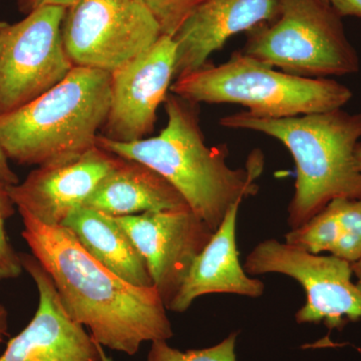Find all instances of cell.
<instances>
[{
  "label": "cell",
  "instance_id": "cell-28",
  "mask_svg": "<svg viewBox=\"0 0 361 361\" xmlns=\"http://www.w3.org/2000/svg\"><path fill=\"white\" fill-rule=\"evenodd\" d=\"M355 159L356 164H357V167L360 169L361 172V142H358L357 146H356L355 149Z\"/></svg>",
  "mask_w": 361,
  "mask_h": 361
},
{
  "label": "cell",
  "instance_id": "cell-30",
  "mask_svg": "<svg viewBox=\"0 0 361 361\" xmlns=\"http://www.w3.org/2000/svg\"><path fill=\"white\" fill-rule=\"evenodd\" d=\"M7 25H8V23H7L6 21H0V32H1Z\"/></svg>",
  "mask_w": 361,
  "mask_h": 361
},
{
  "label": "cell",
  "instance_id": "cell-1",
  "mask_svg": "<svg viewBox=\"0 0 361 361\" xmlns=\"http://www.w3.org/2000/svg\"><path fill=\"white\" fill-rule=\"evenodd\" d=\"M21 236L51 276L66 314L103 348L137 355L144 342L174 336L155 287L130 284L90 256L65 226H47L18 211Z\"/></svg>",
  "mask_w": 361,
  "mask_h": 361
},
{
  "label": "cell",
  "instance_id": "cell-2",
  "mask_svg": "<svg viewBox=\"0 0 361 361\" xmlns=\"http://www.w3.org/2000/svg\"><path fill=\"white\" fill-rule=\"evenodd\" d=\"M164 106L167 125L157 137L118 142L99 135L97 146L155 170L215 232L235 203L258 193L255 180L262 173L263 156L255 152L245 168H230L226 145L207 146L198 104L170 92Z\"/></svg>",
  "mask_w": 361,
  "mask_h": 361
},
{
  "label": "cell",
  "instance_id": "cell-18",
  "mask_svg": "<svg viewBox=\"0 0 361 361\" xmlns=\"http://www.w3.org/2000/svg\"><path fill=\"white\" fill-rule=\"evenodd\" d=\"M341 236L338 212L334 201L308 220L305 224L290 230L284 236L289 245L311 254L334 252Z\"/></svg>",
  "mask_w": 361,
  "mask_h": 361
},
{
  "label": "cell",
  "instance_id": "cell-13",
  "mask_svg": "<svg viewBox=\"0 0 361 361\" xmlns=\"http://www.w3.org/2000/svg\"><path fill=\"white\" fill-rule=\"evenodd\" d=\"M121 161L97 146L75 160L40 166L23 182L7 185V191L18 211L42 224L63 226Z\"/></svg>",
  "mask_w": 361,
  "mask_h": 361
},
{
  "label": "cell",
  "instance_id": "cell-4",
  "mask_svg": "<svg viewBox=\"0 0 361 361\" xmlns=\"http://www.w3.org/2000/svg\"><path fill=\"white\" fill-rule=\"evenodd\" d=\"M111 104V73L73 66L42 97L0 116V149L18 165L65 163L96 148Z\"/></svg>",
  "mask_w": 361,
  "mask_h": 361
},
{
  "label": "cell",
  "instance_id": "cell-26",
  "mask_svg": "<svg viewBox=\"0 0 361 361\" xmlns=\"http://www.w3.org/2000/svg\"><path fill=\"white\" fill-rule=\"evenodd\" d=\"M8 311L4 304L0 303V348L8 336Z\"/></svg>",
  "mask_w": 361,
  "mask_h": 361
},
{
  "label": "cell",
  "instance_id": "cell-3",
  "mask_svg": "<svg viewBox=\"0 0 361 361\" xmlns=\"http://www.w3.org/2000/svg\"><path fill=\"white\" fill-rule=\"evenodd\" d=\"M227 129L270 135L288 149L296 166L295 191L288 206L296 229L336 199H361V172L355 149L361 114L337 110L290 118H267L240 111L220 118Z\"/></svg>",
  "mask_w": 361,
  "mask_h": 361
},
{
  "label": "cell",
  "instance_id": "cell-23",
  "mask_svg": "<svg viewBox=\"0 0 361 361\" xmlns=\"http://www.w3.org/2000/svg\"><path fill=\"white\" fill-rule=\"evenodd\" d=\"M80 0H16L18 9L21 13L28 14L42 6H54L68 8Z\"/></svg>",
  "mask_w": 361,
  "mask_h": 361
},
{
  "label": "cell",
  "instance_id": "cell-15",
  "mask_svg": "<svg viewBox=\"0 0 361 361\" xmlns=\"http://www.w3.org/2000/svg\"><path fill=\"white\" fill-rule=\"evenodd\" d=\"M241 203H235L226 214L222 224L194 261L168 310L185 312L197 298L207 294H236L251 298L263 295L265 285L247 274L239 260L236 224Z\"/></svg>",
  "mask_w": 361,
  "mask_h": 361
},
{
  "label": "cell",
  "instance_id": "cell-20",
  "mask_svg": "<svg viewBox=\"0 0 361 361\" xmlns=\"http://www.w3.org/2000/svg\"><path fill=\"white\" fill-rule=\"evenodd\" d=\"M237 332L217 345L204 349L180 351L171 348L167 341L152 342L147 361H237L235 355Z\"/></svg>",
  "mask_w": 361,
  "mask_h": 361
},
{
  "label": "cell",
  "instance_id": "cell-11",
  "mask_svg": "<svg viewBox=\"0 0 361 361\" xmlns=\"http://www.w3.org/2000/svg\"><path fill=\"white\" fill-rule=\"evenodd\" d=\"M176 44L161 35L151 49L111 73V104L101 135L111 141L146 139L175 80Z\"/></svg>",
  "mask_w": 361,
  "mask_h": 361
},
{
  "label": "cell",
  "instance_id": "cell-24",
  "mask_svg": "<svg viewBox=\"0 0 361 361\" xmlns=\"http://www.w3.org/2000/svg\"><path fill=\"white\" fill-rule=\"evenodd\" d=\"M337 13L341 16H356L361 18V0H329Z\"/></svg>",
  "mask_w": 361,
  "mask_h": 361
},
{
  "label": "cell",
  "instance_id": "cell-22",
  "mask_svg": "<svg viewBox=\"0 0 361 361\" xmlns=\"http://www.w3.org/2000/svg\"><path fill=\"white\" fill-rule=\"evenodd\" d=\"M148 8L159 26L161 35L174 37L187 18L205 0H140Z\"/></svg>",
  "mask_w": 361,
  "mask_h": 361
},
{
  "label": "cell",
  "instance_id": "cell-12",
  "mask_svg": "<svg viewBox=\"0 0 361 361\" xmlns=\"http://www.w3.org/2000/svg\"><path fill=\"white\" fill-rule=\"evenodd\" d=\"M20 255L37 286L39 305L30 323L7 342L0 361H102L99 343L66 314L47 270L32 254Z\"/></svg>",
  "mask_w": 361,
  "mask_h": 361
},
{
  "label": "cell",
  "instance_id": "cell-19",
  "mask_svg": "<svg viewBox=\"0 0 361 361\" xmlns=\"http://www.w3.org/2000/svg\"><path fill=\"white\" fill-rule=\"evenodd\" d=\"M334 201L338 212L341 236L331 255L353 264L361 259V199Z\"/></svg>",
  "mask_w": 361,
  "mask_h": 361
},
{
  "label": "cell",
  "instance_id": "cell-14",
  "mask_svg": "<svg viewBox=\"0 0 361 361\" xmlns=\"http://www.w3.org/2000/svg\"><path fill=\"white\" fill-rule=\"evenodd\" d=\"M280 0H205L174 35L176 78L208 63L230 37L279 16Z\"/></svg>",
  "mask_w": 361,
  "mask_h": 361
},
{
  "label": "cell",
  "instance_id": "cell-9",
  "mask_svg": "<svg viewBox=\"0 0 361 361\" xmlns=\"http://www.w3.org/2000/svg\"><path fill=\"white\" fill-rule=\"evenodd\" d=\"M243 268L248 275L277 273L302 285L306 302L297 311L298 323L324 322L329 329H342L361 319V287L353 283L351 263L343 259L268 239L248 254Z\"/></svg>",
  "mask_w": 361,
  "mask_h": 361
},
{
  "label": "cell",
  "instance_id": "cell-7",
  "mask_svg": "<svg viewBox=\"0 0 361 361\" xmlns=\"http://www.w3.org/2000/svg\"><path fill=\"white\" fill-rule=\"evenodd\" d=\"M66 9L39 7L0 32V116L32 103L73 70L61 35Z\"/></svg>",
  "mask_w": 361,
  "mask_h": 361
},
{
  "label": "cell",
  "instance_id": "cell-8",
  "mask_svg": "<svg viewBox=\"0 0 361 361\" xmlns=\"http://www.w3.org/2000/svg\"><path fill=\"white\" fill-rule=\"evenodd\" d=\"M61 35L73 66L111 73L151 49L161 32L140 0H80L66 9Z\"/></svg>",
  "mask_w": 361,
  "mask_h": 361
},
{
  "label": "cell",
  "instance_id": "cell-29",
  "mask_svg": "<svg viewBox=\"0 0 361 361\" xmlns=\"http://www.w3.org/2000/svg\"><path fill=\"white\" fill-rule=\"evenodd\" d=\"M99 353H101L102 361H114L113 357L106 355V353H104V349L101 344H99Z\"/></svg>",
  "mask_w": 361,
  "mask_h": 361
},
{
  "label": "cell",
  "instance_id": "cell-10",
  "mask_svg": "<svg viewBox=\"0 0 361 361\" xmlns=\"http://www.w3.org/2000/svg\"><path fill=\"white\" fill-rule=\"evenodd\" d=\"M114 218L146 260L168 310L214 232L190 208Z\"/></svg>",
  "mask_w": 361,
  "mask_h": 361
},
{
  "label": "cell",
  "instance_id": "cell-17",
  "mask_svg": "<svg viewBox=\"0 0 361 361\" xmlns=\"http://www.w3.org/2000/svg\"><path fill=\"white\" fill-rule=\"evenodd\" d=\"M63 226L106 269L135 286L154 287L146 260L115 218L80 207Z\"/></svg>",
  "mask_w": 361,
  "mask_h": 361
},
{
  "label": "cell",
  "instance_id": "cell-5",
  "mask_svg": "<svg viewBox=\"0 0 361 361\" xmlns=\"http://www.w3.org/2000/svg\"><path fill=\"white\" fill-rule=\"evenodd\" d=\"M171 92L194 104H232L267 118L325 113L353 97L346 85L329 78H310L277 70L243 51L219 66L207 63L176 78Z\"/></svg>",
  "mask_w": 361,
  "mask_h": 361
},
{
  "label": "cell",
  "instance_id": "cell-25",
  "mask_svg": "<svg viewBox=\"0 0 361 361\" xmlns=\"http://www.w3.org/2000/svg\"><path fill=\"white\" fill-rule=\"evenodd\" d=\"M0 180L6 185H16L20 183V178L11 169L8 159L1 149H0Z\"/></svg>",
  "mask_w": 361,
  "mask_h": 361
},
{
  "label": "cell",
  "instance_id": "cell-27",
  "mask_svg": "<svg viewBox=\"0 0 361 361\" xmlns=\"http://www.w3.org/2000/svg\"><path fill=\"white\" fill-rule=\"evenodd\" d=\"M351 268H353V274L357 278V284L361 287V259L357 262L353 263Z\"/></svg>",
  "mask_w": 361,
  "mask_h": 361
},
{
  "label": "cell",
  "instance_id": "cell-16",
  "mask_svg": "<svg viewBox=\"0 0 361 361\" xmlns=\"http://www.w3.org/2000/svg\"><path fill=\"white\" fill-rule=\"evenodd\" d=\"M84 207L111 217L189 208L184 197L163 176L145 164L123 158Z\"/></svg>",
  "mask_w": 361,
  "mask_h": 361
},
{
  "label": "cell",
  "instance_id": "cell-21",
  "mask_svg": "<svg viewBox=\"0 0 361 361\" xmlns=\"http://www.w3.org/2000/svg\"><path fill=\"white\" fill-rule=\"evenodd\" d=\"M16 209L7 185L0 180V282L16 279L25 271L20 253L14 250L6 232V222L13 217Z\"/></svg>",
  "mask_w": 361,
  "mask_h": 361
},
{
  "label": "cell",
  "instance_id": "cell-6",
  "mask_svg": "<svg viewBox=\"0 0 361 361\" xmlns=\"http://www.w3.org/2000/svg\"><path fill=\"white\" fill-rule=\"evenodd\" d=\"M244 54L310 78L351 75L360 58L329 0H280L279 16L248 32Z\"/></svg>",
  "mask_w": 361,
  "mask_h": 361
}]
</instances>
